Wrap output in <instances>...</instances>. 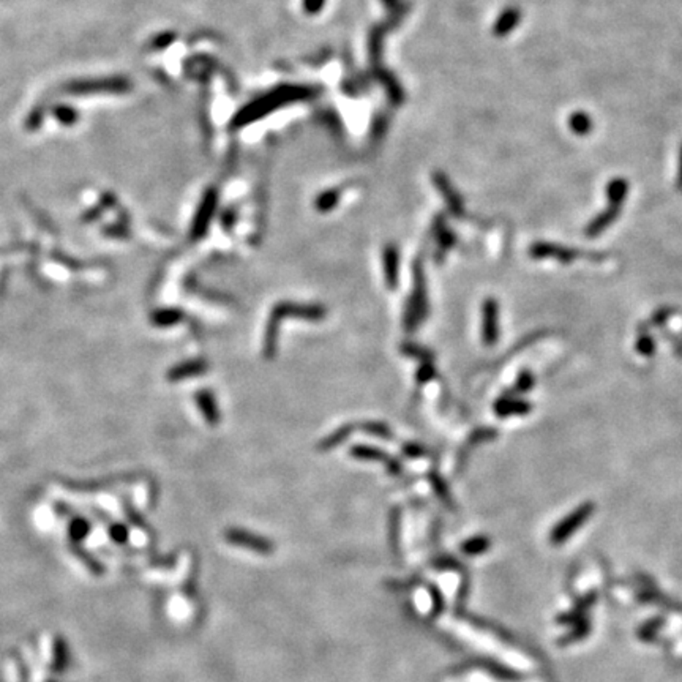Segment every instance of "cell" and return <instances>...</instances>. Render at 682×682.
Returning a JSON list of instances; mask_svg holds the SVG:
<instances>
[{
	"mask_svg": "<svg viewBox=\"0 0 682 682\" xmlns=\"http://www.w3.org/2000/svg\"><path fill=\"white\" fill-rule=\"evenodd\" d=\"M288 316L301 317V320H308V321H321L324 320V316H326V308L321 307V305H298V303H289V302H282L275 305V308L272 310L267 330H265L264 355L267 357V359H272L275 354L278 326H280L283 317H288Z\"/></svg>",
	"mask_w": 682,
	"mask_h": 682,
	"instance_id": "cell-1",
	"label": "cell"
},
{
	"mask_svg": "<svg viewBox=\"0 0 682 682\" xmlns=\"http://www.w3.org/2000/svg\"><path fill=\"white\" fill-rule=\"evenodd\" d=\"M595 512V504L593 503H584L567 515L564 519H561L557 523L553 531H551L550 541L553 545H561L562 542H566L570 536H574V532L588 522L589 517Z\"/></svg>",
	"mask_w": 682,
	"mask_h": 682,
	"instance_id": "cell-2",
	"label": "cell"
},
{
	"mask_svg": "<svg viewBox=\"0 0 682 682\" xmlns=\"http://www.w3.org/2000/svg\"><path fill=\"white\" fill-rule=\"evenodd\" d=\"M529 255L534 259H556V261L569 264L574 263L578 258H584V251L569 248V246L551 244V242H536L531 245Z\"/></svg>",
	"mask_w": 682,
	"mask_h": 682,
	"instance_id": "cell-3",
	"label": "cell"
},
{
	"mask_svg": "<svg viewBox=\"0 0 682 682\" xmlns=\"http://www.w3.org/2000/svg\"><path fill=\"white\" fill-rule=\"evenodd\" d=\"M482 339L485 346H495L499 339V305L496 298H486L482 307Z\"/></svg>",
	"mask_w": 682,
	"mask_h": 682,
	"instance_id": "cell-4",
	"label": "cell"
},
{
	"mask_svg": "<svg viewBox=\"0 0 682 682\" xmlns=\"http://www.w3.org/2000/svg\"><path fill=\"white\" fill-rule=\"evenodd\" d=\"M621 209H622V206L608 204L605 210H602L599 215L591 220V222L586 226V229H584V234H586L588 237L600 236L603 231H607L608 227L612 226L616 222V220H618V217L621 215Z\"/></svg>",
	"mask_w": 682,
	"mask_h": 682,
	"instance_id": "cell-5",
	"label": "cell"
},
{
	"mask_svg": "<svg viewBox=\"0 0 682 682\" xmlns=\"http://www.w3.org/2000/svg\"><path fill=\"white\" fill-rule=\"evenodd\" d=\"M495 411L499 417H510V415H524L532 411V405L529 401L517 398L515 395H504L499 398L495 405Z\"/></svg>",
	"mask_w": 682,
	"mask_h": 682,
	"instance_id": "cell-6",
	"label": "cell"
},
{
	"mask_svg": "<svg viewBox=\"0 0 682 682\" xmlns=\"http://www.w3.org/2000/svg\"><path fill=\"white\" fill-rule=\"evenodd\" d=\"M207 370L206 362L203 360H188L184 363H179V365L172 367L170 372H168V379L171 382H179L184 381L187 378H191V376H198L201 373H204Z\"/></svg>",
	"mask_w": 682,
	"mask_h": 682,
	"instance_id": "cell-7",
	"label": "cell"
},
{
	"mask_svg": "<svg viewBox=\"0 0 682 682\" xmlns=\"http://www.w3.org/2000/svg\"><path fill=\"white\" fill-rule=\"evenodd\" d=\"M194 398H196V405L199 408V411L203 412L207 424L217 425L220 422V411H218L215 397H213L212 392L199 391Z\"/></svg>",
	"mask_w": 682,
	"mask_h": 682,
	"instance_id": "cell-8",
	"label": "cell"
},
{
	"mask_svg": "<svg viewBox=\"0 0 682 682\" xmlns=\"http://www.w3.org/2000/svg\"><path fill=\"white\" fill-rule=\"evenodd\" d=\"M384 274L389 289H395L398 283V250L395 245H387L384 250Z\"/></svg>",
	"mask_w": 682,
	"mask_h": 682,
	"instance_id": "cell-9",
	"label": "cell"
},
{
	"mask_svg": "<svg viewBox=\"0 0 682 682\" xmlns=\"http://www.w3.org/2000/svg\"><path fill=\"white\" fill-rule=\"evenodd\" d=\"M351 453H353V457H355V458H362V460H378V461H386V463L389 465V471L393 472V474L400 472V465H398V461H397V460H393V458H389L384 452H382V450H378V449H374V447H368V446H355L354 449L351 450Z\"/></svg>",
	"mask_w": 682,
	"mask_h": 682,
	"instance_id": "cell-10",
	"label": "cell"
},
{
	"mask_svg": "<svg viewBox=\"0 0 682 682\" xmlns=\"http://www.w3.org/2000/svg\"><path fill=\"white\" fill-rule=\"evenodd\" d=\"M629 193V182L626 179H613L607 185V199L610 204L622 206Z\"/></svg>",
	"mask_w": 682,
	"mask_h": 682,
	"instance_id": "cell-11",
	"label": "cell"
},
{
	"mask_svg": "<svg viewBox=\"0 0 682 682\" xmlns=\"http://www.w3.org/2000/svg\"><path fill=\"white\" fill-rule=\"evenodd\" d=\"M212 207H213V199H207L206 204L203 206V209L198 212V215H196V218H194V223H193V229H191V237L193 239H199L201 236H204V234H206L207 226H209V222H210Z\"/></svg>",
	"mask_w": 682,
	"mask_h": 682,
	"instance_id": "cell-12",
	"label": "cell"
},
{
	"mask_svg": "<svg viewBox=\"0 0 682 682\" xmlns=\"http://www.w3.org/2000/svg\"><path fill=\"white\" fill-rule=\"evenodd\" d=\"M184 320V313L180 310H158L152 315V322L158 327H170Z\"/></svg>",
	"mask_w": 682,
	"mask_h": 682,
	"instance_id": "cell-13",
	"label": "cell"
},
{
	"mask_svg": "<svg viewBox=\"0 0 682 682\" xmlns=\"http://www.w3.org/2000/svg\"><path fill=\"white\" fill-rule=\"evenodd\" d=\"M570 130L578 136L588 134L593 130V119L586 113H574L569 119Z\"/></svg>",
	"mask_w": 682,
	"mask_h": 682,
	"instance_id": "cell-14",
	"label": "cell"
},
{
	"mask_svg": "<svg viewBox=\"0 0 682 682\" xmlns=\"http://www.w3.org/2000/svg\"><path fill=\"white\" fill-rule=\"evenodd\" d=\"M655 348H657V346H655V341L648 332H641L638 335V339H636L635 349L638 351L640 355L652 357L655 354Z\"/></svg>",
	"mask_w": 682,
	"mask_h": 682,
	"instance_id": "cell-15",
	"label": "cell"
},
{
	"mask_svg": "<svg viewBox=\"0 0 682 682\" xmlns=\"http://www.w3.org/2000/svg\"><path fill=\"white\" fill-rule=\"evenodd\" d=\"M353 431H354V425H346L340 428V430H336L332 436H329L327 439L322 441L321 449H332V447H335L336 444H340L341 441L346 439Z\"/></svg>",
	"mask_w": 682,
	"mask_h": 682,
	"instance_id": "cell-16",
	"label": "cell"
},
{
	"mask_svg": "<svg viewBox=\"0 0 682 682\" xmlns=\"http://www.w3.org/2000/svg\"><path fill=\"white\" fill-rule=\"evenodd\" d=\"M360 427H362L363 431H367L370 434H374V436H379V438H384V439H391L393 436L391 428H389L384 424H379V422H365V424H362Z\"/></svg>",
	"mask_w": 682,
	"mask_h": 682,
	"instance_id": "cell-17",
	"label": "cell"
},
{
	"mask_svg": "<svg viewBox=\"0 0 682 682\" xmlns=\"http://www.w3.org/2000/svg\"><path fill=\"white\" fill-rule=\"evenodd\" d=\"M534 384H536L534 374H532L531 372H528V370H524V372L519 373L517 384H515V387H513V391L510 393L515 395V393L528 392V391H531L532 387H534Z\"/></svg>",
	"mask_w": 682,
	"mask_h": 682,
	"instance_id": "cell-18",
	"label": "cell"
},
{
	"mask_svg": "<svg viewBox=\"0 0 682 682\" xmlns=\"http://www.w3.org/2000/svg\"><path fill=\"white\" fill-rule=\"evenodd\" d=\"M588 632H589V622H588V621H584V619H581V621H578V626H576V629L574 630V633L567 635L566 638H562L561 641H562V643H567V641H575V640H580V638H583V636H586V635H588Z\"/></svg>",
	"mask_w": 682,
	"mask_h": 682,
	"instance_id": "cell-19",
	"label": "cell"
},
{
	"mask_svg": "<svg viewBox=\"0 0 682 682\" xmlns=\"http://www.w3.org/2000/svg\"><path fill=\"white\" fill-rule=\"evenodd\" d=\"M403 351L408 353L409 355L419 357L420 360H427V362L431 360V355H430V353H428V351L420 349L419 346H414V344H405V346H403Z\"/></svg>",
	"mask_w": 682,
	"mask_h": 682,
	"instance_id": "cell-20",
	"label": "cell"
},
{
	"mask_svg": "<svg viewBox=\"0 0 682 682\" xmlns=\"http://www.w3.org/2000/svg\"><path fill=\"white\" fill-rule=\"evenodd\" d=\"M486 547H488V541L484 537H479V538H474L472 542H469V545L466 547V551L467 553H480V551H484Z\"/></svg>",
	"mask_w": 682,
	"mask_h": 682,
	"instance_id": "cell-21",
	"label": "cell"
},
{
	"mask_svg": "<svg viewBox=\"0 0 682 682\" xmlns=\"http://www.w3.org/2000/svg\"><path fill=\"white\" fill-rule=\"evenodd\" d=\"M434 376V368L431 363H425L424 367H420V370L417 372V379L419 382H427L428 379H431Z\"/></svg>",
	"mask_w": 682,
	"mask_h": 682,
	"instance_id": "cell-22",
	"label": "cell"
},
{
	"mask_svg": "<svg viewBox=\"0 0 682 682\" xmlns=\"http://www.w3.org/2000/svg\"><path fill=\"white\" fill-rule=\"evenodd\" d=\"M518 19H519V11H509L507 16H505V19L501 23V29L504 32L510 30L513 27V24H515Z\"/></svg>",
	"mask_w": 682,
	"mask_h": 682,
	"instance_id": "cell-23",
	"label": "cell"
},
{
	"mask_svg": "<svg viewBox=\"0 0 682 682\" xmlns=\"http://www.w3.org/2000/svg\"><path fill=\"white\" fill-rule=\"evenodd\" d=\"M403 452H406V455H409V457H422V455L425 453V450L417 444L405 446V447H403Z\"/></svg>",
	"mask_w": 682,
	"mask_h": 682,
	"instance_id": "cell-24",
	"label": "cell"
},
{
	"mask_svg": "<svg viewBox=\"0 0 682 682\" xmlns=\"http://www.w3.org/2000/svg\"><path fill=\"white\" fill-rule=\"evenodd\" d=\"M673 313V310L670 308H662L659 313H655L654 317H652V324H664L668 317H670V315Z\"/></svg>",
	"mask_w": 682,
	"mask_h": 682,
	"instance_id": "cell-25",
	"label": "cell"
},
{
	"mask_svg": "<svg viewBox=\"0 0 682 682\" xmlns=\"http://www.w3.org/2000/svg\"><path fill=\"white\" fill-rule=\"evenodd\" d=\"M676 187L678 190L682 191V146H681V153H679V166H678V179H676Z\"/></svg>",
	"mask_w": 682,
	"mask_h": 682,
	"instance_id": "cell-26",
	"label": "cell"
}]
</instances>
